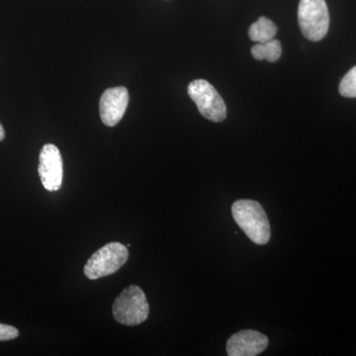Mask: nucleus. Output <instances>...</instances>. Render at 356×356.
I'll use <instances>...</instances> for the list:
<instances>
[{
  "mask_svg": "<svg viewBox=\"0 0 356 356\" xmlns=\"http://www.w3.org/2000/svg\"><path fill=\"white\" fill-rule=\"evenodd\" d=\"M129 103L127 88L124 86L106 89L99 102L100 118L103 124L114 127L123 118Z\"/></svg>",
  "mask_w": 356,
  "mask_h": 356,
  "instance_id": "nucleus-7",
  "label": "nucleus"
},
{
  "mask_svg": "<svg viewBox=\"0 0 356 356\" xmlns=\"http://www.w3.org/2000/svg\"><path fill=\"white\" fill-rule=\"evenodd\" d=\"M300 29L305 38L318 42L324 39L330 27V14L325 0H300Z\"/></svg>",
  "mask_w": 356,
  "mask_h": 356,
  "instance_id": "nucleus-4",
  "label": "nucleus"
},
{
  "mask_svg": "<svg viewBox=\"0 0 356 356\" xmlns=\"http://www.w3.org/2000/svg\"><path fill=\"white\" fill-rule=\"evenodd\" d=\"M38 172L46 191H58L62 186L64 165L60 149L55 145L47 144L42 149Z\"/></svg>",
  "mask_w": 356,
  "mask_h": 356,
  "instance_id": "nucleus-6",
  "label": "nucleus"
},
{
  "mask_svg": "<svg viewBox=\"0 0 356 356\" xmlns=\"http://www.w3.org/2000/svg\"><path fill=\"white\" fill-rule=\"evenodd\" d=\"M277 34V26L268 18L261 16L248 29V36L252 41L266 43Z\"/></svg>",
  "mask_w": 356,
  "mask_h": 356,
  "instance_id": "nucleus-9",
  "label": "nucleus"
},
{
  "mask_svg": "<svg viewBox=\"0 0 356 356\" xmlns=\"http://www.w3.org/2000/svg\"><path fill=\"white\" fill-rule=\"evenodd\" d=\"M268 337L254 330H245L233 334L227 341L229 356H255L261 355L268 346Z\"/></svg>",
  "mask_w": 356,
  "mask_h": 356,
  "instance_id": "nucleus-8",
  "label": "nucleus"
},
{
  "mask_svg": "<svg viewBox=\"0 0 356 356\" xmlns=\"http://www.w3.org/2000/svg\"><path fill=\"white\" fill-rule=\"evenodd\" d=\"M6 138V131H4L3 127H2L1 124H0V140H2Z\"/></svg>",
  "mask_w": 356,
  "mask_h": 356,
  "instance_id": "nucleus-13",
  "label": "nucleus"
},
{
  "mask_svg": "<svg viewBox=\"0 0 356 356\" xmlns=\"http://www.w3.org/2000/svg\"><path fill=\"white\" fill-rule=\"evenodd\" d=\"M112 311L115 320L120 324L137 325L149 317V306L144 291L139 286L131 285L115 300Z\"/></svg>",
  "mask_w": 356,
  "mask_h": 356,
  "instance_id": "nucleus-2",
  "label": "nucleus"
},
{
  "mask_svg": "<svg viewBox=\"0 0 356 356\" xmlns=\"http://www.w3.org/2000/svg\"><path fill=\"white\" fill-rule=\"evenodd\" d=\"M188 95L204 118L216 122L224 121L227 107L214 86L205 79H196L188 86Z\"/></svg>",
  "mask_w": 356,
  "mask_h": 356,
  "instance_id": "nucleus-5",
  "label": "nucleus"
},
{
  "mask_svg": "<svg viewBox=\"0 0 356 356\" xmlns=\"http://www.w3.org/2000/svg\"><path fill=\"white\" fill-rule=\"evenodd\" d=\"M19 336V332L13 325L0 324V341H11Z\"/></svg>",
  "mask_w": 356,
  "mask_h": 356,
  "instance_id": "nucleus-12",
  "label": "nucleus"
},
{
  "mask_svg": "<svg viewBox=\"0 0 356 356\" xmlns=\"http://www.w3.org/2000/svg\"><path fill=\"white\" fill-rule=\"evenodd\" d=\"M339 93L343 97H356V65L341 79L339 84Z\"/></svg>",
  "mask_w": 356,
  "mask_h": 356,
  "instance_id": "nucleus-11",
  "label": "nucleus"
},
{
  "mask_svg": "<svg viewBox=\"0 0 356 356\" xmlns=\"http://www.w3.org/2000/svg\"><path fill=\"white\" fill-rule=\"evenodd\" d=\"M232 214L238 226L257 245H266L271 236L270 224L264 207L254 200L236 201Z\"/></svg>",
  "mask_w": 356,
  "mask_h": 356,
  "instance_id": "nucleus-1",
  "label": "nucleus"
},
{
  "mask_svg": "<svg viewBox=\"0 0 356 356\" xmlns=\"http://www.w3.org/2000/svg\"><path fill=\"white\" fill-rule=\"evenodd\" d=\"M282 54V47L278 40H270L266 43L254 44L252 48V57L257 60H266L267 62L274 63L280 60Z\"/></svg>",
  "mask_w": 356,
  "mask_h": 356,
  "instance_id": "nucleus-10",
  "label": "nucleus"
},
{
  "mask_svg": "<svg viewBox=\"0 0 356 356\" xmlns=\"http://www.w3.org/2000/svg\"><path fill=\"white\" fill-rule=\"evenodd\" d=\"M128 257V248L123 243H107L91 255L84 266V275L90 280L111 275L127 262Z\"/></svg>",
  "mask_w": 356,
  "mask_h": 356,
  "instance_id": "nucleus-3",
  "label": "nucleus"
}]
</instances>
